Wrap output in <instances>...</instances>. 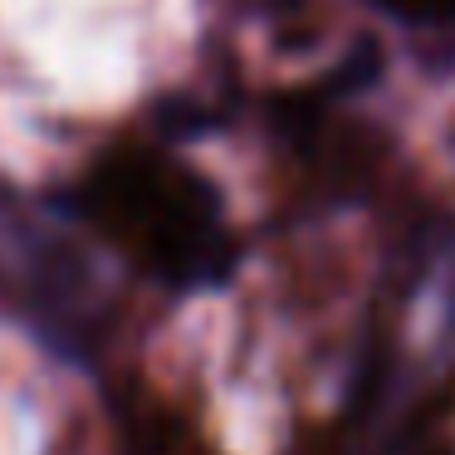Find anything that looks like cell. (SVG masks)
Instances as JSON below:
<instances>
[{
	"label": "cell",
	"mask_w": 455,
	"mask_h": 455,
	"mask_svg": "<svg viewBox=\"0 0 455 455\" xmlns=\"http://www.w3.org/2000/svg\"><path fill=\"white\" fill-rule=\"evenodd\" d=\"M177 167H162L148 157H128L123 167H103V216L108 226L142 255H157L162 269L187 275L201 269V250L211 245V211L196 181L177 191Z\"/></svg>",
	"instance_id": "6da1fadb"
}]
</instances>
